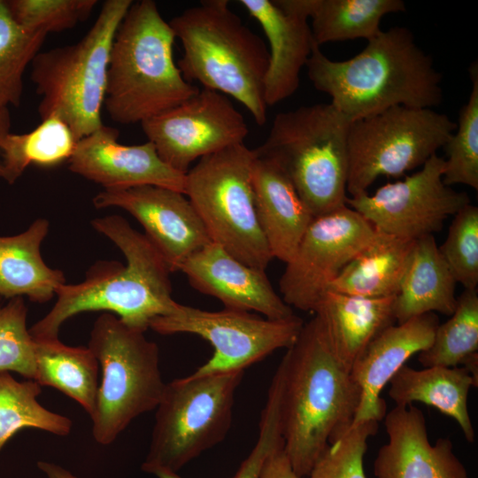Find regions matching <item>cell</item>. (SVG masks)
I'll return each instance as SVG.
<instances>
[{"label":"cell","mask_w":478,"mask_h":478,"mask_svg":"<svg viewBox=\"0 0 478 478\" xmlns=\"http://www.w3.org/2000/svg\"><path fill=\"white\" fill-rule=\"evenodd\" d=\"M34 338V337H33ZM35 376L41 387H52L76 401L92 416L99 386V364L89 347L69 346L59 338L35 339Z\"/></svg>","instance_id":"obj_29"},{"label":"cell","mask_w":478,"mask_h":478,"mask_svg":"<svg viewBox=\"0 0 478 478\" xmlns=\"http://www.w3.org/2000/svg\"><path fill=\"white\" fill-rule=\"evenodd\" d=\"M281 381L274 377L261 413L258 440L232 478H259L269 455L283 447L281 420Z\"/></svg>","instance_id":"obj_39"},{"label":"cell","mask_w":478,"mask_h":478,"mask_svg":"<svg viewBox=\"0 0 478 478\" xmlns=\"http://www.w3.org/2000/svg\"><path fill=\"white\" fill-rule=\"evenodd\" d=\"M259 478H302L293 470L283 447L274 451L266 459Z\"/></svg>","instance_id":"obj_40"},{"label":"cell","mask_w":478,"mask_h":478,"mask_svg":"<svg viewBox=\"0 0 478 478\" xmlns=\"http://www.w3.org/2000/svg\"><path fill=\"white\" fill-rule=\"evenodd\" d=\"M279 367L283 450L294 472L304 478L351 427L361 391L316 315L304 324Z\"/></svg>","instance_id":"obj_1"},{"label":"cell","mask_w":478,"mask_h":478,"mask_svg":"<svg viewBox=\"0 0 478 478\" xmlns=\"http://www.w3.org/2000/svg\"><path fill=\"white\" fill-rule=\"evenodd\" d=\"M413 243L376 230L374 239L343 268L328 290L366 297L397 296Z\"/></svg>","instance_id":"obj_27"},{"label":"cell","mask_w":478,"mask_h":478,"mask_svg":"<svg viewBox=\"0 0 478 478\" xmlns=\"http://www.w3.org/2000/svg\"><path fill=\"white\" fill-rule=\"evenodd\" d=\"M91 225L121 251L127 265L98 261L81 283L62 285L50 311L29 328L34 339H58L64 322L81 312L112 313L128 327L145 332L152 320L174 310L171 271L144 234L120 215L96 218Z\"/></svg>","instance_id":"obj_2"},{"label":"cell","mask_w":478,"mask_h":478,"mask_svg":"<svg viewBox=\"0 0 478 478\" xmlns=\"http://www.w3.org/2000/svg\"><path fill=\"white\" fill-rule=\"evenodd\" d=\"M228 3L204 0L168 22L183 48L177 66L185 81L234 97L263 126L269 51Z\"/></svg>","instance_id":"obj_5"},{"label":"cell","mask_w":478,"mask_h":478,"mask_svg":"<svg viewBox=\"0 0 478 478\" xmlns=\"http://www.w3.org/2000/svg\"><path fill=\"white\" fill-rule=\"evenodd\" d=\"M305 66L314 88L351 122L397 105L433 109L443 97L441 73L405 27L382 30L346 60L328 58L314 43Z\"/></svg>","instance_id":"obj_3"},{"label":"cell","mask_w":478,"mask_h":478,"mask_svg":"<svg viewBox=\"0 0 478 478\" xmlns=\"http://www.w3.org/2000/svg\"><path fill=\"white\" fill-rule=\"evenodd\" d=\"M304 324L296 314L272 320L251 312H212L177 303L172 313L156 318L150 328L161 335L193 334L208 341L213 354L192 373L206 375L244 371L274 351L289 349Z\"/></svg>","instance_id":"obj_12"},{"label":"cell","mask_w":478,"mask_h":478,"mask_svg":"<svg viewBox=\"0 0 478 478\" xmlns=\"http://www.w3.org/2000/svg\"><path fill=\"white\" fill-rule=\"evenodd\" d=\"M77 143L68 125L54 115L27 133L9 132L0 140L2 178L12 184L30 165L54 167L69 161Z\"/></svg>","instance_id":"obj_30"},{"label":"cell","mask_w":478,"mask_h":478,"mask_svg":"<svg viewBox=\"0 0 478 478\" xmlns=\"http://www.w3.org/2000/svg\"><path fill=\"white\" fill-rule=\"evenodd\" d=\"M46 36L42 31L19 24L5 0H0V109L19 105L24 73L40 52Z\"/></svg>","instance_id":"obj_33"},{"label":"cell","mask_w":478,"mask_h":478,"mask_svg":"<svg viewBox=\"0 0 478 478\" xmlns=\"http://www.w3.org/2000/svg\"><path fill=\"white\" fill-rule=\"evenodd\" d=\"M395 297H366L328 290L317 303L313 312L335 356L350 372L366 346L397 323Z\"/></svg>","instance_id":"obj_23"},{"label":"cell","mask_w":478,"mask_h":478,"mask_svg":"<svg viewBox=\"0 0 478 478\" xmlns=\"http://www.w3.org/2000/svg\"><path fill=\"white\" fill-rule=\"evenodd\" d=\"M472 89L461 107L457 127L443 146L446 158L443 181L447 186L462 184L478 189V65L468 69Z\"/></svg>","instance_id":"obj_34"},{"label":"cell","mask_w":478,"mask_h":478,"mask_svg":"<svg viewBox=\"0 0 478 478\" xmlns=\"http://www.w3.org/2000/svg\"><path fill=\"white\" fill-rule=\"evenodd\" d=\"M296 11L312 19L316 45L355 39H369L382 30V18L405 12L402 0H286Z\"/></svg>","instance_id":"obj_28"},{"label":"cell","mask_w":478,"mask_h":478,"mask_svg":"<svg viewBox=\"0 0 478 478\" xmlns=\"http://www.w3.org/2000/svg\"><path fill=\"white\" fill-rule=\"evenodd\" d=\"M478 351V291L464 289L450 319L439 324L430 346L420 351L423 367L459 366Z\"/></svg>","instance_id":"obj_32"},{"label":"cell","mask_w":478,"mask_h":478,"mask_svg":"<svg viewBox=\"0 0 478 478\" xmlns=\"http://www.w3.org/2000/svg\"><path fill=\"white\" fill-rule=\"evenodd\" d=\"M389 395L396 405L420 402L454 419L467 442L474 441V429L467 407L471 387L477 388L463 366H430L417 370L402 366L389 382Z\"/></svg>","instance_id":"obj_26"},{"label":"cell","mask_w":478,"mask_h":478,"mask_svg":"<svg viewBox=\"0 0 478 478\" xmlns=\"http://www.w3.org/2000/svg\"><path fill=\"white\" fill-rule=\"evenodd\" d=\"M145 332L103 312L94 322L88 347L96 358L100 378L92 416L96 443H113L138 416L156 409L166 382L158 345Z\"/></svg>","instance_id":"obj_8"},{"label":"cell","mask_w":478,"mask_h":478,"mask_svg":"<svg viewBox=\"0 0 478 478\" xmlns=\"http://www.w3.org/2000/svg\"><path fill=\"white\" fill-rule=\"evenodd\" d=\"M97 209L119 207L143 227L144 235L166 262L171 273L210 243L211 238L188 197L170 189L143 185L103 190L93 198Z\"/></svg>","instance_id":"obj_16"},{"label":"cell","mask_w":478,"mask_h":478,"mask_svg":"<svg viewBox=\"0 0 478 478\" xmlns=\"http://www.w3.org/2000/svg\"><path fill=\"white\" fill-rule=\"evenodd\" d=\"M383 419L389 439L374 461L377 478H469L449 438L430 443L418 407L396 405Z\"/></svg>","instance_id":"obj_19"},{"label":"cell","mask_w":478,"mask_h":478,"mask_svg":"<svg viewBox=\"0 0 478 478\" xmlns=\"http://www.w3.org/2000/svg\"><path fill=\"white\" fill-rule=\"evenodd\" d=\"M244 371L189 374L166 383L142 470L177 474L220 443L232 423L235 395Z\"/></svg>","instance_id":"obj_9"},{"label":"cell","mask_w":478,"mask_h":478,"mask_svg":"<svg viewBox=\"0 0 478 478\" xmlns=\"http://www.w3.org/2000/svg\"><path fill=\"white\" fill-rule=\"evenodd\" d=\"M456 127L444 113L404 105L351 122L348 197L367 192L381 176L397 177L422 166Z\"/></svg>","instance_id":"obj_11"},{"label":"cell","mask_w":478,"mask_h":478,"mask_svg":"<svg viewBox=\"0 0 478 478\" xmlns=\"http://www.w3.org/2000/svg\"><path fill=\"white\" fill-rule=\"evenodd\" d=\"M118 137L116 128L103 125L79 140L68 161L70 171L104 190L151 185L184 194L186 174L165 163L150 142L125 145Z\"/></svg>","instance_id":"obj_17"},{"label":"cell","mask_w":478,"mask_h":478,"mask_svg":"<svg viewBox=\"0 0 478 478\" xmlns=\"http://www.w3.org/2000/svg\"><path fill=\"white\" fill-rule=\"evenodd\" d=\"M141 126L160 158L184 174L195 160L243 143L249 133L243 114L229 98L205 88Z\"/></svg>","instance_id":"obj_15"},{"label":"cell","mask_w":478,"mask_h":478,"mask_svg":"<svg viewBox=\"0 0 478 478\" xmlns=\"http://www.w3.org/2000/svg\"><path fill=\"white\" fill-rule=\"evenodd\" d=\"M455 287L456 281L434 235L415 240L395 297L397 323L428 312L451 316L457 306Z\"/></svg>","instance_id":"obj_25"},{"label":"cell","mask_w":478,"mask_h":478,"mask_svg":"<svg viewBox=\"0 0 478 478\" xmlns=\"http://www.w3.org/2000/svg\"><path fill=\"white\" fill-rule=\"evenodd\" d=\"M254 150L244 143L201 158L185 192L211 241L244 264L266 270L274 258L260 227L252 188Z\"/></svg>","instance_id":"obj_10"},{"label":"cell","mask_w":478,"mask_h":478,"mask_svg":"<svg viewBox=\"0 0 478 478\" xmlns=\"http://www.w3.org/2000/svg\"><path fill=\"white\" fill-rule=\"evenodd\" d=\"M181 271L195 289L219 299L224 308L253 311L272 320L295 314L274 289L266 270L244 264L212 242L192 254Z\"/></svg>","instance_id":"obj_18"},{"label":"cell","mask_w":478,"mask_h":478,"mask_svg":"<svg viewBox=\"0 0 478 478\" xmlns=\"http://www.w3.org/2000/svg\"><path fill=\"white\" fill-rule=\"evenodd\" d=\"M444 158L431 156L421 168L403 180L368 192L347 197L346 205L376 230L415 241L439 232L450 216L470 204L469 196L443 181Z\"/></svg>","instance_id":"obj_13"},{"label":"cell","mask_w":478,"mask_h":478,"mask_svg":"<svg viewBox=\"0 0 478 478\" xmlns=\"http://www.w3.org/2000/svg\"><path fill=\"white\" fill-rule=\"evenodd\" d=\"M239 3L259 23L269 43L264 96L266 105L273 106L291 96L299 87L300 71L314 45L308 18L286 0Z\"/></svg>","instance_id":"obj_21"},{"label":"cell","mask_w":478,"mask_h":478,"mask_svg":"<svg viewBox=\"0 0 478 478\" xmlns=\"http://www.w3.org/2000/svg\"><path fill=\"white\" fill-rule=\"evenodd\" d=\"M351 121L330 103L278 113L254 150L285 172L313 217L346 205Z\"/></svg>","instance_id":"obj_6"},{"label":"cell","mask_w":478,"mask_h":478,"mask_svg":"<svg viewBox=\"0 0 478 478\" xmlns=\"http://www.w3.org/2000/svg\"><path fill=\"white\" fill-rule=\"evenodd\" d=\"M49 221L36 219L16 235L0 236V297H27L31 302L50 301L66 283L62 271L47 266L41 244L49 232Z\"/></svg>","instance_id":"obj_24"},{"label":"cell","mask_w":478,"mask_h":478,"mask_svg":"<svg viewBox=\"0 0 478 478\" xmlns=\"http://www.w3.org/2000/svg\"><path fill=\"white\" fill-rule=\"evenodd\" d=\"M41 386L34 380L17 381L10 372H0V451L23 428H36L66 436L73 421L42 406L37 397Z\"/></svg>","instance_id":"obj_31"},{"label":"cell","mask_w":478,"mask_h":478,"mask_svg":"<svg viewBox=\"0 0 478 478\" xmlns=\"http://www.w3.org/2000/svg\"><path fill=\"white\" fill-rule=\"evenodd\" d=\"M377 430V421L352 425L341 438L327 448L314 464L308 478H366L364 455L367 440Z\"/></svg>","instance_id":"obj_38"},{"label":"cell","mask_w":478,"mask_h":478,"mask_svg":"<svg viewBox=\"0 0 478 478\" xmlns=\"http://www.w3.org/2000/svg\"><path fill=\"white\" fill-rule=\"evenodd\" d=\"M14 19L35 31L58 33L85 20L96 0H5Z\"/></svg>","instance_id":"obj_37"},{"label":"cell","mask_w":478,"mask_h":478,"mask_svg":"<svg viewBox=\"0 0 478 478\" xmlns=\"http://www.w3.org/2000/svg\"><path fill=\"white\" fill-rule=\"evenodd\" d=\"M132 0H106L87 34L77 42L39 52L31 81L41 96V120L57 116L77 141L104 125L107 69L115 34Z\"/></svg>","instance_id":"obj_7"},{"label":"cell","mask_w":478,"mask_h":478,"mask_svg":"<svg viewBox=\"0 0 478 478\" xmlns=\"http://www.w3.org/2000/svg\"><path fill=\"white\" fill-rule=\"evenodd\" d=\"M38 468L47 478H78L64 466L50 461L40 460L37 462ZM158 478H181L177 474H162ZM232 478V477H230Z\"/></svg>","instance_id":"obj_41"},{"label":"cell","mask_w":478,"mask_h":478,"mask_svg":"<svg viewBox=\"0 0 478 478\" xmlns=\"http://www.w3.org/2000/svg\"><path fill=\"white\" fill-rule=\"evenodd\" d=\"M252 188L258 222L272 256L287 263L314 217L282 168L256 153Z\"/></svg>","instance_id":"obj_22"},{"label":"cell","mask_w":478,"mask_h":478,"mask_svg":"<svg viewBox=\"0 0 478 478\" xmlns=\"http://www.w3.org/2000/svg\"><path fill=\"white\" fill-rule=\"evenodd\" d=\"M375 234L374 227L348 205L314 217L280 279L283 301L313 312L329 284Z\"/></svg>","instance_id":"obj_14"},{"label":"cell","mask_w":478,"mask_h":478,"mask_svg":"<svg viewBox=\"0 0 478 478\" xmlns=\"http://www.w3.org/2000/svg\"><path fill=\"white\" fill-rule=\"evenodd\" d=\"M439 251L456 283L465 289L478 285V207L471 203L456 214Z\"/></svg>","instance_id":"obj_36"},{"label":"cell","mask_w":478,"mask_h":478,"mask_svg":"<svg viewBox=\"0 0 478 478\" xmlns=\"http://www.w3.org/2000/svg\"><path fill=\"white\" fill-rule=\"evenodd\" d=\"M439 324L436 313L421 314L388 327L366 346L351 370L361 391L352 425L384 418L382 390L412 355L430 346Z\"/></svg>","instance_id":"obj_20"},{"label":"cell","mask_w":478,"mask_h":478,"mask_svg":"<svg viewBox=\"0 0 478 478\" xmlns=\"http://www.w3.org/2000/svg\"><path fill=\"white\" fill-rule=\"evenodd\" d=\"M0 297V372H14L35 380V339L27 328V307L23 297L3 305Z\"/></svg>","instance_id":"obj_35"},{"label":"cell","mask_w":478,"mask_h":478,"mask_svg":"<svg viewBox=\"0 0 478 478\" xmlns=\"http://www.w3.org/2000/svg\"><path fill=\"white\" fill-rule=\"evenodd\" d=\"M175 39L154 1L132 4L109 57L104 107L113 121L141 124L199 91L174 63Z\"/></svg>","instance_id":"obj_4"},{"label":"cell","mask_w":478,"mask_h":478,"mask_svg":"<svg viewBox=\"0 0 478 478\" xmlns=\"http://www.w3.org/2000/svg\"><path fill=\"white\" fill-rule=\"evenodd\" d=\"M11 114L9 108L0 109V140L9 132H11ZM3 176V168L0 162V177Z\"/></svg>","instance_id":"obj_42"}]
</instances>
